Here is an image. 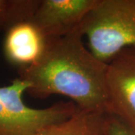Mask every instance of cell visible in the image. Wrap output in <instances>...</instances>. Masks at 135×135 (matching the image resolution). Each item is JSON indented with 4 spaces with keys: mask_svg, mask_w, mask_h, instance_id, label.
I'll use <instances>...</instances> for the list:
<instances>
[{
    "mask_svg": "<svg viewBox=\"0 0 135 135\" xmlns=\"http://www.w3.org/2000/svg\"><path fill=\"white\" fill-rule=\"evenodd\" d=\"M83 38L80 27L65 36L47 40L38 60L19 68V77L29 84L26 93L39 99L61 95L79 109L107 113V63L85 47Z\"/></svg>",
    "mask_w": 135,
    "mask_h": 135,
    "instance_id": "6da1fadb",
    "label": "cell"
},
{
    "mask_svg": "<svg viewBox=\"0 0 135 135\" xmlns=\"http://www.w3.org/2000/svg\"><path fill=\"white\" fill-rule=\"evenodd\" d=\"M81 31L89 50L108 63L123 49L135 47V0H98Z\"/></svg>",
    "mask_w": 135,
    "mask_h": 135,
    "instance_id": "7a4b0ae2",
    "label": "cell"
},
{
    "mask_svg": "<svg viewBox=\"0 0 135 135\" xmlns=\"http://www.w3.org/2000/svg\"><path fill=\"white\" fill-rule=\"evenodd\" d=\"M29 84L20 77L0 86V102L10 118L24 135H39L49 126L68 119L77 110L73 101L58 102L44 109L29 107L23 101Z\"/></svg>",
    "mask_w": 135,
    "mask_h": 135,
    "instance_id": "3957f363",
    "label": "cell"
},
{
    "mask_svg": "<svg viewBox=\"0 0 135 135\" xmlns=\"http://www.w3.org/2000/svg\"><path fill=\"white\" fill-rule=\"evenodd\" d=\"M107 114L135 130V47L123 49L107 63Z\"/></svg>",
    "mask_w": 135,
    "mask_h": 135,
    "instance_id": "277c9868",
    "label": "cell"
},
{
    "mask_svg": "<svg viewBox=\"0 0 135 135\" xmlns=\"http://www.w3.org/2000/svg\"><path fill=\"white\" fill-rule=\"evenodd\" d=\"M98 0H40L31 21L46 40L65 36L81 27Z\"/></svg>",
    "mask_w": 135,
    "mask_h": 135,
    "instance_id": "5b68a950",
    "label": "cell"
},
{
    "mask_svg": "<svg viewBox=\"0 0 135 135\" xmlns=\"http://www.w3.org/2000/svg\"><path fill=\"white\" fill-rule=\"evenodd\" d=\"M46 42L31 20L17 23L6 32L3 46L5 58L19 68L30 66L43 54Z\"/></svg>",
    "mask_w": 135,
    "mask_h": 135,
    "instance_id": "8992f818",
    "label": "cell"
},
{
    "mask_svg": "<svg viewBox=\"0 0 135 135\" xmlns=\"http://www.w3.org/2000/svg\"><path fill=\"white\" fill-rule=\"evenodd\" d=\"M107 113L77 108L68 119L49 126L39 135H107Z\"/></svg>",
    "mask_w": 135,
    "mask_h": 135,
    "instance_id": "52a82bcc",
    "label": "cell"
},
{
    "mask_svg": "<svg viewBox=\"0 0 135 135\" xmlns=\"http://www.w3.org/2000/svg\"><path fill=\"white\" fill-rule=\"evenodd\" d=\"M40 0H0V32L31 20Z\"/></svg>",
    "mask_w": 135,
    "mask_h": 135,
    "instance_id": "ba28073f",
    "label": "cell"
},
{
    "mask_svg": "<svg viewBox=\"0 0 135 135\" xmlns=\"http://www.w3.org/2000/svg\"><path fill=\"white\" fill-rule=\"evenodd\" d=\"M106 134L107 135H135V130L131 128L116 116L107 114Z\"/></svg>",
    "mask_w": 135,
    "mask_h": 135,
    "instance_id": "9c48e42d",
    "label": "cell"
},
{
    "mask_svg": "<svg viewBox=\"0 0 135 135\" xmlns=\"http://www.w3.org/2000/svg\"><path fill=\"white\" fill-rule=\"evenodd\" d=\"M0 135H24L10 118L0 102Z\"/></svg>",
    "mask_w": 135,
    "mask_h": 135,
    "instance_id": "30bf717a",
    "label": "cell"
}]
</instances>
